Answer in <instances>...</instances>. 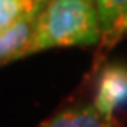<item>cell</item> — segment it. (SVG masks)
<instances>
[{
  "label": "cell",
  "mask_w": 127,
  "mask_h": 127,
  "mask_svg": "<svg viewBox=\"0 0 127 127\" xmlns=\"http://www.w3.org/2000/svg\"><path fill=\"white\" fill-rule=\"evenodd\" d=\"M102 37L97 0H41L30 55L60 46H94Z\"/></svg>",
  "instance_id": "obj_1"
},
{
  "label": "cell",
  "mask_w": 127,
  "mask_h": 127,
  "mask_svg": "<svg viewBox=\"0 0 127 127\" xmlns=\"http://www.w3.org/2000/svg\"><path fill=\"white\" fill-rule=\"evenodd\" d=\"M95 108L106 117L113 118V113L127 104V65L125 64H108L101 71L97 79L94 101Z\"/></svg>",
  "instance_id": "obj_2"
},
{
  "label": "cell",
  "mask_w": 127,
  "mask_h": 127,
  "mask_svg": "<svg viewBox=\"0 0 127 127\" xmlns=\"http://www.w3.org/2000/svg\"><path fill=\"white\" fill-rule=\"evenodd\" d=\"M102 23L101 53H108L124 35H127V0H97Z\"/></svg>",
  "instance_id": "obj_3"
},
{
  "label": "cell",
  "mask_w": 127,
  "mask_h": 127,
  "mask_svg": "<svg viewBox=\"0 0 127 127\" xmlns=\"http://www.w3.org/2000/svg\"><path fill=\"white\" fill-rule=\"evenodd\" d=\"M42 127H113V118L101 113L94 102L74 104L55 115Z\"/></svg>",
  "instance_id": "obj_4"
},
{
  "label": "cell",
  "mask_w": 127,
  "mask_h": 127,
  "mask_svg": "<svg viewBox=\"0 0 127 127\" xmlns=\"http://www.w3.org/2000/svg\"><path fill=\"white\" fill-rule=\"evenodd\" d=\"M35 4L37 0H0V32L23 20Z\"/></svg>",
  "instance_id": "obj_5"
}]
</instances>
